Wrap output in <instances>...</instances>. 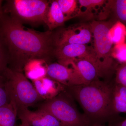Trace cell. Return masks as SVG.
I'll return each mask as SVG.
<instances>
[{
	"label": "cell",
	"mask_w": 126,
	"mask_h": 126,
	"mask_svg": "<svg viewBox=\"0 0 126 126\" xmlns=\"http://www.w3.org/2000/svg\"><path fill=\"white\" fill-rule=\"evenodd\" d=\"M116 126H126V119L120 123H118Z\"/></svg>",
	"instance_id": "25"
},
{
	"label": "cell",
	"mask_w": 126,
	"mask_h": 126,
	"mask_svg": "<svg viewBox=\"0 0 126 126\" xmlns=\"http://www.w3.org/2000/svg\"><path fill=\"white\" fill-rule=\"evenodd\" d=\"M113 58L122 63H126V44L123 43L116 45L112 50Z\"/></svg>",
	"instance_id": "22"
},
{
	"label": "cell",
	"mask_w": 126,
	"mask_h": 126,
	"mask_svg": "<svg viewBox=\"0 0 126 126\" xmlns=\"http://www.w3.org/2000/svg\"><path fill=\"white\" fill-rule=\"evenodd\" d=\"M90 126H102V125H101L98 123H94V124H93L92 125H90Z\"/></svg>",
	"instance_id": "26"
},
{
	"label": "cell",
	"mask_w": 126,
	"mask_h": 126,
	"mask_svg": "<svg viewBox=\"0 0 126 126\" xmlns=\"http://www.w3.org/2000/svg\"><path fill=\"white\" fill-rule=\"evenodd\" d=\"M90 24L79 23L53 32L55 47L73 44L87 45L92 40Z\"/></svg>",
	"instance_id": "7"
},
{
	"label": "cell",
	"mask_w": 126,
	"mask_h": 126,
	"mask_svg": "<svg viewBox=\"0 0 126 126\" xmlns=\"http://www.w3.org/2000/svg\"><path fill=\"white\" fill-rule=\"evenodd\" d=\"M2 1L1 0H0V12L2 10Z\"/></svg>",
	"instance_id": "27"
},
{
	"label": "cell",
	"mask_w": 126,
	"mask_h": 126,
	"mask_svg": "<svg viewBox=\"0 0 126 126\" xmlns=\"http://www.w3.org/2000/svg\"><path fill=\"white\" fill-rule=\"evenodd\" d=\"M10 100L5 85L4 77H0V107L10 103Z\"/></svg>",
	"instance_id": "24"
},
{
	"label": "cell",
	"mask_w": 126,
	"mask_h": 126,
	"mask_svg": "<svg viewBox=\"0 0 126 126\" xmlns=\"http://www.w3.org/2000/svg\"><path fill=\"white\" fill-rule=\"evenodd\" d=\"M3 77L10 102L16 109L28 108L43 100L23 72L8 67Z\"/></svg>",
	"instance_id": "3"
},
{
	"label": "cell",
	"mask_w": 126,
	"mask_h": 126,
	"mask_svg": "<svg viewBox=\"0 0 126 126\" xmlns=\"http://www.w3.org/2000/svg\"><path fill=\"white\" fill-rule=\"evenodd\" d=\"M67 87L89 119L103 120L115 113L112 104L113 86L109 84L98 79L87 84Z\"/></svg>",
	"instance_id": "2"
},
{
	"label": "cell",
	"mask_w": 126,
	"mask_h": 126,
	"mask_svg": "<svg viewBox=\"0 0 126 126\" xmlns=\"http://www.w3.org/2000/svg\"><path fill=\"white\" fill-rule=\"evenodd\" d=\"M37 92L43 99L49 100L58 95L63 89L61 84L46 76L32 80Z\"/></svg>",
	"instance_id": "13"
},
{
	"label": "cell",
	"mask_w": 126,
	"mask_h": 126,
	"mask_svg": "<svg viewBox=\"0 0 126 126\" xmlns=\"http://www.w3.org/2000/svg\"><path fill=\"white\" fill-rule=\"evenodd\" d=\"M47 62L43 60H32L24 68L26 77L32 81L46 76Z\"/></svg>",
	"instance_id": "15"
},
{
	"label": "cell",
	"mask_w": 126,
	"mask_h": 126,
	"mask_svg": "<svg viewBox=\"0 0 126 126\" xmlns=\"http://www.w3.org/2000/svg\"><path fill=\"white\" fill-rule=\"evenodd\" d=\"M115 22L113 21L93 20L89 24L94 41V49L97 61L104 76L113 68L112 45L109 31Z\"/></svg>",
	"instance_id": "4"
},
{
	"label": "cell",
	"mask_w": 126,
	"mask_h": 126,
	"mask_svg": "<svg viewBox=\"0 0 126 126\" xmlns=\"http://www.w3.org/2000/svg\"><path fill=\"white\" fill-rule=\"evenodd\" d=\"M49 4L46 0H9L2 10L23 24L36 25L45 24Z\"/></svg>",
	"instance_id": "5"
},
{
	"label": "cell",
	"mask_w": 126,
	"mask_h": 126,
	"mask_svg": "<svg viewBox=\"0 0 126 126\" xmlns=\"http://www.w3.org/2000/svg\"><path fill=\"white\" fill-rule=\"evenodd\" d=\"M112 104L115 113H126V87L116 83L113 86Z\"/></svg>",
	"instance_id": "16"
},
{
	"label": "cell",
	"mask_w": 126,
	"mask_h": 126,
	"mask_svg": "<svg viewBox=\"0 0 126 126\" xmlns=\"http://www.w3.org/2000/svg\"><path fill=\"white\" fill-rule=\"evenodd\" d=\"M17 112L22 123L30 126H64L53 116L41 109L32 111L28 108L22 107Z\"/></svg>",
	"instance_id": "10"
},
{
	"label": "cell",
	"mask_w": 126,
	"mask_h": 126,
	"mask_svg": "<svg viewBox=\"0 0 126 126\" xmlns=\"http://www.w3.org/2000/svg\"><path fill=\"white\" fill-rule=\"evenodd\" d=\"M57 1L66 20L78 16V0H57Z\"/></svg>",
	"instance_id": "19"
},
{
	"label": "cell",
	"mask_w": 126,
	"mask_h": 126,
	"mask_svg": "<svg viewBox=\"0 0 126 126\" xmlns=\"http://www.w3.org/2000/svg\"><path fill=\"white\" fill-rule=\"evenodd\" d=\"M54 56L59 63L65 66L75 59H81L92 62L100 69L93 47L87 45L73 44L55 47Z\"/></svg>",
	"instance_id": "8"
},
{
	"label": "cell",
	"mask_w": 126,
	"mask_h": 126,
	"mask_svg": "<svg viewBox=\"0 0 126 126\" xmlns=\"http://www.w3.org/2000/svg\"><path fill=\"white\" fill-rule=\"evenodd\" d=\"M116 84L126 87V63L122 64L116 69Z\"/></svg>",
	"instance_id": "23"
},
{
	"label": "cell",
	"mask_w": 126,
	"mask_h": 126,
	"mask_svg": "<svg viewBox=\"0 0 126 126\" xmlns=\"http://www.w3.org/2000/svg\"><path fill=\"white\" fill-rule=\"evenodd\" d=\"M9 64L8 51L4 44L0 38V77H3Z\"/></svg>",
	"instance_id": "21"
},
{
	"label": "cell",
	"mask_w": 126,
	"mask_h": 126,
	"mask_svg": "<svg viewBox=\"0 0 126 126\" xmlns=\"http://www.w3.org/2000/svg\"><path fill=\"white\" fill-rule=\"evenodd\" d=\"M66 21L57 0H49L45 23L48 28V30L53 31L56 28L63 26Z\"/></svg>",
	"instance_id": "14"
},
{
	"label": "cell",
	"mask_w": 126,
	"mask_h": 126,
	"mask_svg": "<svg viewBox=\"0 0 126 126\" xmlns=\"http://www.w3.org/2000/svg\"><path fill=\"white\" fill-rule=\"evenodd\" d=\"M46 76L67 87L85 84L75 69L58 63L48 64Z\"/></svg>",
	"instance_id": "9"
},
{
	"label": "cell",
	"mask_w": 126,
	"mask_h": 126,
	"mask_svg": "<svg viewBox=\"0 0 126 126\" xmlns=\"http://www.w3.org/2000/svg\"><path fill=\"white\" fill-rule=\"evenodd\" d=\"M109 35L113 44L124 43L126 37V27L119 21H116L109 31Z\"/></svg>",
	"instance_id": "20"
},
{
	"label": "cell",
	"mask_w": 126,
	"mask_h": 126,
	"mask_svg": "<svg viewBox=\"0 0 126 126\" xmlns=\"http://www.w3.org/2000/svg\"><path fill=\"white\" fill-rule=\"evenodd\" d=\"M107 0H79V11L84 9L79 16L84 17H92L94 15L93 11H94L97 13V11L103 8Z\"/></svg>",
	"instance_id": "18"
},
{
	"label": "cell",
	"mask_w": 126,
	"mask_h": 126,
	"mask_svg": "<svg viewBox=\"0 0 126 126\" xmlns=\"http://www.w3.org/2000/svg\"><path fill=\"white\" fill-rule=\"evenodd\" d=\"M17 109L11 102L0 107V126H15Z\"/></svg>",
	"instance_id": "17"
},
{
	"label": "cell",
	"mask_w": 126,
	"mask_h": 126,
	"mask_svg": "<svg viewBox=\"0 0 126 126\" xmlns=\"http://www.w3.org/2000/svg\"><path fill=\"white\" fill-rule=\"evenodd\" d=\"M97 16L100 21L112 16L126 27V0H107Z\"/></svg>",
	"instance_id": "12"
},
{
	"label": "cell",
	"mask_w": 126,
	"mask_h": 126,
	"mask_svg": "<svg viewBox=\"0 0 126 126\" xmlns=\"http://www.w3.org/2000/svg\"><path fill=\"white\" fill-rule=\"evenodd\" d=\"M0 38L9 56L8 67L23 72L32 60L47 62L54 58L53 32H40L25 27L23 24L1 10L0 12Z\"/></svg>",
	"instance_id": "1"
},
{
	"label": "cell",
	"mask_w": 126,
	"mask_h": 126,
	"mask_svg": "<svg viewBox=\"0 0 126 126\" xmlns=\"http://www.w3.org/2000/svg\"><path fill=\"white\" fill-rule=\"evenodd\" d=\"M71 66L77 70L85 84L99 79L103 76L100 68L97 64L86 59H75L69 63Z\"/></svg>",
	"instance_id": "11"
},
{
	"label": "cell",
	"mask_w": 126,
	"mask_h": 126,
	"mask_svg": "<svg viewBox=\"0 0 126 126\" xmlns=\"http://www.w3.org/2000/svg\"><path fill=\"white\" fill-rule=\"evenodd\" d=\"M40 109L48 112L64 126H90L89 119L81 115L67 97L57 95L42 103Z\"/></svg>",
	"instance_id": "6"
},
{
	"label": "cell",
	"mask_w": 126,
	"mask_h": 126,
	"mask_svg": "<svg viewBox=\"0 0 126 126\" xmlns=\"http://www.w3.org/2000/svg\"><path fill=\"white\" fill-rule=\"evenodd\" d=\"M30 126L27 124H25V123H22L20 126Z\"/></svg>",
	"instance_id": "28"
}]
</instances>
